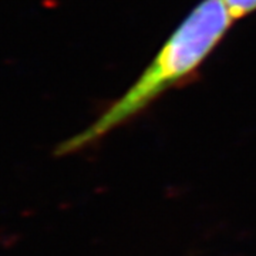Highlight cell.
I'll use <instances>...</instances> for the list:
<instances>
[{
    "instance_id": "1",
    "label": "cell",
    "mask_w": 256,
    "mask_h": 256,
    "mask_svg": "<svg viewBox=\"0 0 256 256\" xmlns=\"http://www.w3.org/2000/svg\"><path fill=\"white\" fill-rule=\"evenodd\" d=\"M234 23L235 18L225 0H202L168 37L131 87L88 127L62 142L56 154H73L98 142L114 130L140 117L171 88L198 77L200 68Z\"/></svg>"
},
{
    "instance_id": "2",
    "label": "cell",
    "mask_w": 256,
    "mask_h": 256,
    "mask_svg": "<svg viewBox=\"0 0 256 256\" xmlns=\"http://www.w3.org/2000/svg\"><path fill=\"white\" fill-rule=\"evenodd\" d=\"M225 3L235 22L256 12V0H225Z\"/></svg>"
}]
</instances>
